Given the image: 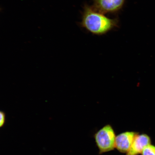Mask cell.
<instances>
[{
  "label": "cell",
  "instance_id": "1",
  "mask_svg": "<svg viewBox=\"0 0 155 155\" xmlns=\"http://www.w3.org/2000/svg\"><path fill=\"white\" fill-rule=\"evenodd\" d=\"M117 18H110L87 4L83 7L80 26L93 35L101 36L118 28Z\"/></svg>",
  "mask_w": 155,
  "mask_h": 155
},
{
  "label": "cell",
  "instance_id": "2",
  "mask_svg": "<svg viewBox=\"0 0 155 155\" xmlns=\"http://www.w3.org/2000/svg\"><path fill=\"white\" fill-rule=\"evenodd\" d=\"M116 136L113 128L110 124L104 126L95 134V141L100 154L114 150Z\"/></svg>",
  "mask_w": 155,
  "mask_h": 155
},
{
  "label": "cell",
  "instance_id": "3",
  "mask_svg": "<svg viewBox=\"0 0 155 155\" xmlns=\"http://www.w3.org/2000/svg\"><path fill=\"white\" fill-rule=\"evenodd\" d=\"M127 0H93V8L103 14H116L123 8Z\"/></svg>",
  "mask_w": 155,
  "mask_h": 155
},
{
  "label": "cell",
  "instance_id": "4",
  "mask_svg": "<svg viewBox=\"0 0 155 155\" xmlns=\"http://www.w3.org/2000/svg\"><path fill=\"white\" fill-rule=\"evenodd\" d=\"M137 133L134 131H126L116 136L115 148L121 153H127L131 148Z\"/></svg>",
  "mask_w": 155,
  "mask_h": 155
},
{
  "label": "cell",
  "instance_id": "5",
  "mask_svg": "<svg viewBox=\"0 0 155 155\" xmlns=\"http://www.w3.org/2000/svg\"><path fill=\"white\" fill-rule=\"evenodd\" d=\"M150 144L151 139L149 136L145 134H137L126 155H137L141 153L145 147Z\"/></svg>",
  "mask_w": 155,
  "mask_h": 155
},
{
  "label": "cell",
  "instance_id": "6",
  "mask_svg": "<svg viewBox=\"0 0 155 155\" xmlns=\"http://www.w3.org/2000/svg\"><path fill=\"white\" fill-rule=\"evenodd\" d=\"M141 154L142 155H155V146L151 144L147 145Z\"/></svg>",
  "mask_w": 155,
  "mask_h": 155
},
{
  "label": "cell",
  "instance_id": "7",
  "mask_svg": "<svg viewBox=\"0 0 155 155\" xmlns=\"http://www.w3.org/2000/svg\"><path fill=\"white\" fill-rule=\"evenodd\" d=\"M6 115L4 112L0 111V128L5 124Z\"/></svg>",
  "mask_w": 155,
  "mask_h": 155
},
{
  "label": "cell",
  "instance_id": "8",
  "mask_svg": "<svg viewBox=\"0 0 155 155\" xmlns=\"http://www.w3.org/2000/svg\"><path fill=\"white\" fill-rule=\"evenodd\" d=\"M1 8H0V11H1Z\"/></svg>",
  "mask_w": 155,
  "mask_h": 155
}]
</instances>
